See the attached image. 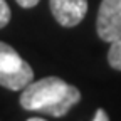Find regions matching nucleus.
<instances>
[{
  "instance_id": "obj_1",
  "label": "nucleus",
  "mask_w": 121,
  "mask_h": 121,
  "mask_svg": "<svg viewBox=\"0 0 121 121\" xmlns=\"http://www.w3.org/2000/svg\"><path fill=\"white\" fill-rule=\"evenodd\" d=\"M81 93L72 84H67L60 78H44L32 81L22 89L20 106L27 111H37L49 114L51 118H60L76 103H79Z\"/></svg>"
},
{
  "instance_id": "obj_2",
  "label": "nucleus",
  "mask_w": 121,
  "mask_h": 121,
  "mask_svg": "<svg viewBox=\"0 0 121 121\" xmlns=\"http://www.w3.org/2000/svg\"><path fill=\"white\" fill-rule=\"evenodd\" d=\"M96 29L104 42H111L121 34V0H103L98 10Z\"/></svg>"
},
{
  "instance_id": "obj_3",
  "label": "nucleus",
  "mask_w": 121,
  "mask_h": 121,
  "mask_svg": "<svg viewBox=\"0 0 121 121\" xmlns=\"http://www.w3.org/2000/svg\"><path fill=\"white\" fill-rule=\"evenodd\" d=\"M54 19L62 27L78 25L87 13V0H49Z\"/></svg>"
},
{
  "instance_id": "obj_4",
  "label": "nucleus",
  "mask_w": 121,
  "mask_h": 121,
  "mask_svg": "<svg viewBox=\"0 0 121 121\" xmlns=\"http://www.w3.org/2000/svg\"><path fill=\"white\" fill-rule=\"evenodd\" d=\"M32 81H34V71L27 62H24L20 67L13 71L0 72V86H4L10 91H22Z\"/></svg>"
},
{
  "instance_id": "obj_5",
  "label": "nucleus",
  "mask_w": 121,
  "mask_h": 121,
  "mask_svg": "<svg viewBox=\"0 0 121 121\" xmlns=\"http://www.w3.org/2000/svg\"><path fill=\"white\" fill-rule=\"evenodd\" d=\"M25 60L19 56V52L15 51L12 45L5 44L0 40V72H7L20 67Z\"/></svg>"
},
{
  "instance_id": "obj_6",
  "label": "nucleus",
  "mask_w": 121,
  "mask_h": 121,
  "mask_svg": "<svg viewBox=\"0 0 121 121\" xmlns=\"http://www.w3.org/2000/svg\"><path fill=\"white\" fill-rule=\"evenodd\" d=\"M109 44L111 47L108 51V62L113 69L121 71V34L116 39H113Z\"/></svg>"
},
{
  "instance_id": "obj_7",
  "label": "nucleus",
  "mask_w": 121,
  "mask_h": 121,
  "mask_svg": "<svg viewBox=\"0 0 121 121\" xmlns=\"http://www.w3.org/2000/svg\"><path fill=\"white\" fill-rule=\"evenodd\" d=\"M10 20V7L5 0H0V29H4Z\"/></svg>"
},
{
  "instance_id": "obj_8",
  "label": "nucleus",
  "mask_w": 121,
  "mask_h": 121,
  "mask_svg": "<svg viewBox=\"0 0 121 121\" xmlns=\"http://www.w3.org/2000/svg\"><path fill=\"white\" fill-rule=\"evenodd\" d=\"M20 7H24V9H32V7H35L37 4H39V0H15Z\"/></svg>"
},
{
  "instance_id": "obj_9",
  "label": "nucleus",
  "mask_w": 121,
  "mask_h": 121,
  "mask_svg": "<svg viewBox=\"0 0 121 121\" xmlns=\"http://www.w3.org/2000/svg\"><path fill=\"white\" fill-rule=\"evenodd\" d=\"M93 119H94V121H108V119H109V116L106 114V111H104V109H101V108H99V109L96 111V114L93 116Z\"/></svg>"
}]
</instances>
